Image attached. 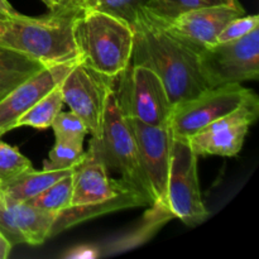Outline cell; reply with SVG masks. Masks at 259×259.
<instances>
[{
  "mask_svg": "<svg viewBox=\"0 0 259 259\" xmlns=\"http://www.w3.org/2000/svg\"><path fill=\"white\" fill-rule=\"evenodd\" d=\"M131 63L151 68L163 82L172 105L194 98L206 88L197 53L172 37L146 10L133 22Z\"/></svg>",
  "mask_w": 259,
  "mask_h": 259,
  "instance_id": "cell-1",
  "label": "cell"
},
{
  "mask_svg": "<svg viewBox=\"0 0 259 259\" xmlns=\"http://www.w3.org/2000/svg\"><path fill=\"white\" fill-rule=\"evenodd\" d=\"M78 10V5L67 3L43 17H27L19 13L5 19L0 46L45 66L78 60L73 38V22Z\"/></svg>",
  "mask_w": 259,
  "mask_h": 259,
  "instance_id": "cell-2",
  "label": "cell"
},
{
  "mask_svg": "<svg viewBox=\"0 0 259 259\" xmlns=\"http://www.w3.org/2000/svg\"><path fill=\"white\" fill-rule=\"evenodd\" d=\"M73 38L78 60L101 75L116 78L131 65L134 29L120 18L80 8L73 22Z\"/></svg>",
  "mask_w": 259,
  "mask_h": 259,
  "instance_id": "cell-3",
  "label": "cell"
},
{
  "mask_svg": "<svg viewBox=\"0 0 259 259\" xmlns=\"http://www.w3.org/2000/svg\"><path fill=\"white\" fill-rule=\"evenodd\" d=\"M95 138H98L106 168L119 172L124 181L146 195L153 205L133 132L121 111L114 89L109 93L106 101L100 136Z\"/></svg>",
  "mask_w": 259,
  "mask_h": 259,
  "instance_id": "cell-4",
  "label": "cell"
},
{
  "mask_svg": "<svg viewBox=\"0 0 259 259\" xmlns=\"http://www.w3.org/2000/svg\"><path fill=\"white\" fill-rule=\"evenodd\" d=\"M115 95L126 118L156 126H169L174 105L154 71L133 65L115 80Z\"/></svg>",
  "mask_w": 259,
  "mask_h": 259,
  "instance_id": "cell-5",
  "label": "cell"
},
{
  "mask_svg": "<svg viewBox=\"0 0 259 259\" xmlns=\"http://www.w3.org/2000/svg\"><path fill=\"white\" fill-rule=\"evenodd\" d=\"M197 158L187 139L172 136L166 206L172 217L187 227L201 224L210 215L200 191Z\"/></svg>",
  "mask_w": 259,
  "mask_h": 259,
  "instance_id": "cell-6",
  "label": "cell"
},
{
  "mask_svg": "<svg viewBox=\"0 0 259 259\" xmlns=\"http://www.w3.org/2000/svg\"><path fill=\"white\" fill-rule=\"evenodd\" d=\"M206 88L242 83L259 76V27L229 42L217 43L197 55Z\"/></svg>",
  "mask_w": 259,
  "mask_h": 259,
  "instance_id": "cell-7",
  "label": "cell"
},
{
  "mask_svg": "<svg viewBox=\"0 0 259 259\" xmlns=\"http://www.w3.org/2000/svg\"><path fill=\"white\" fill-rule=\"evenodd\" d=\"M257 98L242 83L207 88L194 98L174 106L169 129L176 138L189 139L209 124Z\"/></svg>",
  "mask_w": 259,
  "mask_h": 259,
  "instance_id": "cell-8",
  "label": "cell"
},
{
  "mask_svg": "<svg viewBox=\"0 0 259 259\" xmlns=\"http://www.w3.org/2000/svg\"><path fill=\"white\" fill-rule=\"evenodd\" d=\"M115 80L96 72L78 60L61 81L63 104L85 123L93 137L100 136L106 101Z\"/></svg>",
  "mask_w": 259,
  "mask_h": 259,
  "instance_id": "cell-9",
  "label": "cell"
},
{
  "mask_svg": "<svg viewBox=\"0 0 259 259\" xmlns=\"http://www.w3.org/2000/svg\"><path fill=\"white\" fill-rule=\"evenodd\" d=\"M244 14V8L237 2L233 4L200 8L167 20L152 18L172 37L199 55L206 48L217 45L218 35L230 20Z\"/></svg>",
  "mask_w": 259,
  "mask_h": 259,
  "instance_id": "cell-10",
  "label": "cell"
},
{
  "mask_svg": "<svg viewBox=\"0 0 259 259\" xmlns=\"http://www.w3.org/2000/svg\"><path fill=\"white\" fill-rule=\"evenodd\" d=\"M258 114L257 96L228 115L209 124L187 141L197 156L234 157L242 151L245 137L250 125L257 120Z\"/></svg>",
  "mask_w": 259,
  "mask_h": 259,
  "instance_id": "cell-11",
  "label": "cell"
},
{
  "mask_svg": "<svg viewBox=\"0 0 259 259\" xmlns=\"http://www.w3.org/2000/svg\"><path fill=\"white\" fill-rule=\"evenodd\" d=\"M126 120L138 147L141 163L151 189L153 205L167 209L166 189L171 162V129L169 126L149 125L131 118H126Z\"/></svg>",
  "mask_w": 259,
  "mask_h": 259,
  "instance_id": "cell-12",
  "label": "cell"
},
{
  "mask_svg": "<svg viewBox=\"0 0 259 259\" xmlns=\"http://www.w3.org/2000/svg\"><path fill=\"white\" fill-rule=\"evenodd\" d=\"M104 162L98 138L93 137L88 152L73 167V189L71 206H91L105 204L129 189H136L129 182L113 180Z\"/></svg>",
  "mask_w": 259,
  "mask_h": 259,
  "instance_id": "cell-13",
  "label": "cell"
},
{
  "mask_svg": "<svg viewBox=\"0 0 259 259\" xmlns=\"http://www.w3.org/2000/svg\"><path fill=\"white\" fill-rule=\"evenodd\" d=\"M77 61L45 66L0 100V137L17 128L20 116L60 85Z\"/></svg>",
  "mask_w": 259,
  "mask_h": 259,
  "instance_id": "cell-14",
  "label": "cell"
},
{
  "mask_svg": "<svg viewBox=\"0 0 259 259\" xmlns=\"http://www.w3.org/2000/svg\"><path fill=\"white\" fill-rule=\"evenodd\" d=\"M55 214L27 201H14L0 192V232L15 244L39 245L50 239Z\"/></svg>",
  "mask_w": 259,
  "mask_h": 259,
  "instance_id": "cell-15",
  "label": "cell"
},
{
  "mask_svg": "<svg viewBox=\"0 0 259 259\" xmlns=\"http://www.w3.org/2000/svg\"><path fill=\"white\" fill-rule=\"evenodd\" d=\"M141 206H152V201L138 191L137 189H129L123 194L113 197L105 204L91 205V206H70L66 210L56 215L55 222L50 232V238L81 224L86 220L94 219V218L101 217V215L109 214V212L118 211L124 209H133V207Z\"/></svg>",
  "mask_w": 259,
  "mask_h": 259,
  "instance_id": "cell-16",
  "label": "cell"
},
{
  "mask_svg": "<svg viewBox=\"0 0 259 259\" xmlns=\"http://www.w3.org/2000/svg\"><path fill=\"white\" fill-rule=\"evenodd\" d=\"M42 67L45 65L38 61L9 48H3L0 51V100Z\"/></svg>",
  "mask_w": 259,
  "mask_h": 259,
  "instance_id": "cell-17",
  "label": "cell"
},
{
  "mask_svg": "<svg viewBox=\"0 0 259 259\" xmlns=\"http://www.w3.org/2000/svg\"><path fill=\"white\" fill-rule=\"evenodd\" d=\"M72 171L73 168L60 169V171H47V169L34 171L32 169V171L15 179L14 181L3 186L2 194L14 201H28Z\"/></svg>",
  "mask_w": 259,
  "mask_h": 259,
  "instance_id": "cell-18",
  "label": "cell"
},
{
  "mask_svg": "<svg viewBox=\"0 0 259 259\" xmlns=\"http://www.w3.org/2000/svg\"><path fill=\"white\" fill-rule=\"evenodd\" d=\"M62 106V93H61L60 85H57L20 116L17 123V128H20V126H30L35 129L51 128Z\"/></svg>",
  "mask_w": 259,
  "mask_h": 259,
  "instance_id": "cell-19",
  "label": "cell"
},
{
  "mask_svg": "<svg viewBox=\"0 0 259 259\" xmlns=\"http://www.w3.org/2000/svg\"><path fill=\"white\" fill-rule=\"evenodd\" d=\"M73 172V171H72ZM72 172L66 175L57 182L40 192L39 195L34 196L33 199L28 200L33 206L43 210V211L51 212V214H60L61 211L71 206L72 200V189H73V176Z\"/></svg>",
  "mask_w": 259,
  "mask_h": 259,
  "instance_id": "cell-20",
  "label": "cell"
},
{
  "mask_svg": "<svg viewBox=\"0 0 259 259\" xmlns=\"http://www.w3.org/2000/svg\"><path fill=\"white\" fill-rule=\"evenodd\" d=\"M237 2L238 0H148L144 10L156 19L167 20L200 8L233 4Z\"/></svg>",
  "mask_w": 259,
  "mask_h": 259,
  "instance_id": "cell-21",
  "label": "cell"
},
{
  "mask_svg": "<svg viewBox=\"0 0 259 259\" xmlns=\"http://www.w3.org/2000/svg\"><path fill=\"white\" fill-rule=\"evenodd\" d=\"M32 169L34 168L29 159L18 148L3 142L0 137V186H5Z\"/></svg>",
  "mask_w": 259,
  "mask_h": 259,
  "instance_id": "cell-22",
  "label": "cell"
},
{
  "mask_svg": "<svg viewBox=\"0 0 259 259\" xmlns=\"http://www.w3.org/2000/svg\"><path fill=\"white\" fill-rule=\"evenodd\" d=\"M148 0H85L80 8L108 13L133 24Z\"/></svg>",
  "mask_w": 259,
  "mask_h": 259,
  "instance_id": "cell-23",
  "label": "cell"
},
{
  "mask_svg": "<svg viewBox=\"0 0 259 259\" xmlns=\"http://www.w3.org/2000/svg\"><path fill=\"white\" fill-rule=\"evenodd\" d=\"M85 151L81 144L68 143V142L57 141L48 153V158L43 161V169L47 171H60V169H71L82 159Z\"/></svg>",
  "mask_w": 259,
  "mask_h": 259,
  "instance_id": "cell-24",
  "label": "cell"
},
{
  "mask_svg": "<svg viewBox=\"0 0 259 259\" xmlns=\"http://www.w3.org/2000/svg\"><path fill=\"white\" fill-rule=\"evenodd\" d=\"M51 128L53 129L57 141L81 144V146H83V139L89 133L85 123L71 110L65 113L60 111Z\"/></svg>",
  "mask_w": 259,
  "mask_h": 259,
  "instance_id": "cell-25",
  "label": "cell"
},
{
  "mask_svg": "<svg viewBox=\"0 0 259 259\" xmlns=\"http://www.w3.org/2000/svg\"><path fill=\"white\" fill-rule=\"evenodd\" d=\"M259 27V17L257 14L254 15H242V17L234 18L230 20L222 32L218 35L217 43L229 42V40L238 39L242 38L243 35L248 34L252 32L253 29Z\"/></svg>",
  "mask_w": 259,
  "mask_h": 259,
  "instance_id": "cell-26",
  "label": "cell"
},
{
  "mask_svg": "<svg viewBox=\"0 0 259 259\" xmlns=\"http://www.w3.org/2000/svg\"><path fill=\"white\" fill-rule=\"evenodd\" d=\"M19 13L12 7L8 0H0V17L4 18V19H9V18H14Z\"/></svg>",
  "mask_w": 259,
  "mask_h": 259,
  "instance_id": "cell-27",
  "label": "cell"
},
{
  "mask_svg": "<svg viewBox=\"0 0 259 259\" xmlns=\"http://www.w3.org/2000/svg\"><path fill=\"white\" fill-rule=\"evenodd\" d=\"M12 248V243H10L9 240L5 238V235L0 232V259H7L9 257Z\"/></svg>",
  "mask_w": 259,
  "mask_h": 259,
  "instance_id": "cell-28",
  "label": "cell"
},
{
  "mask_svg": "<svg viewBox=\"0 0 259 259\" xmlns=\"http://www.w3.org/2000/svg\"><path fill=\"white\" fill-rule=\"evenodd\" d=\"M40 2L45 3L50 10L58 9V8L63 7V5H66L67 3H72V2H70V0H40Z\"/></svg>",
  "mask_w": 259,
  "mask_h": 259,
  "instance_id": "cell-29",
  "label": "cell"
},
{
  "mask_svg": "<svg viewBox=\"0 0 259 259\" xmlns=\"http://www.w3.org/2000/svg\"><path fill=\"white\" fill-rule=\"evenodd\" d=\"M4 28H5V19L4 18H0V34L4 32Z\"/></svg>",
  "mask_w": 259,
  "mask_h": 259,
  "instance_id": "cell-30",
  "label": "cell"
},
{
  "mask_svg": "<svg viewBox=\"0 0 259 259\" xmlns=\"http://www.w3.org/2000/svg\"><path fill=\"white\" fill-rule=\"evenodd\" d=\"M70 2H72L73 4H76V5H78V7H81V5H82V3L85 2V0H70Z\"/></svg>",
  "mask_w": 259,
  "mask_h": 259,
  "instance_id": "cell-31",
  "label": "cell"
},
{
  "mask_svg": "<svg viewBox=\"0 0 259 259\" xmlns=\"http://www.w3.org/2000/svg\"><path fill=\"white\" fill-rule=\"evenodd\" d=\"M3 48H4V47H2V46H0V51H2V50H3Z\"/></svg>",
  "mask_w": 259,
  "mask_h": 259,
  "instance_id": "cell-32",
  "label": "cell"
},
{
  "mask_svg": "<svg viewBox=\"0 0 259 259\" xmlns=\"http://www.w3.org/2000/svg\"><path fill=\"white\" fill-rule=\"evenodd\" d=\"M0 192H2V186H0Z\"/></svg>",
  "mask_w": 259,
  "mask_h": 259,
  "instance_id": "cell-33",
  "label": "cell"
},
{
  "mask_svg": "<svg viewBox=\"0 0 259 259\" xmlns=\"http://www.w3.org/2000/svg\"><path fill=\"white\" fill-rule=\"evenodd\" d=\"M0 18H2V17H0Z\"/></svg>",
  "mask_w": 259,
  "mask_h": 259,
  "instance_id": "cell-34",
  "label": "cell"
}]
</instances>
